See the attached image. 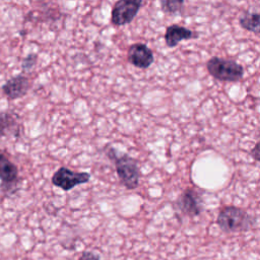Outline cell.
Segmentation results:
<instances>
[{"instance_id":"cell-5","label":"cell","mask_w":260,"mask_h":260,"mask_svg":"<svg viewBox=\"0 0 260 260\" xmlns=\"http://www.w3.org/2000/svg\"><path fill=\"white\" fill-rule=\"evenodd\" d=\"M90 179L89 173L73 172L68 168L61 167L52 177V183L64 191H69L75 186L87 183Z\"/></svg>"},{"instance_id":"cell-1","label":"cell","mask_w":260,"mask_h":260,"mask_svg":"<svg viewBox=\"0 0 260 260\" xmlns=\"http://www.w3.org/2000/svg\"><path fill=\"white\" fill-rule=\"evenodd\" d=\"M255 219L244 209L236 206H226L221 209L216 218V224L224 233H242L250 231Z\"/></svg>"},{"instance_id":"cell-12","label":"cell","mask_w":260,"mask_h":260,"mask_svg":"<svg viewBox=\"0 0 260 260\" xmlns=\"http://www.w3.org/2000/svg\"><path fill=\"white\" fill-rule=\"evenodd\" d=\"M259 14L258 13H252L249 11H244L240 18H239V23L240 25L252 32L258 34L259 32Z\"/></svg>"},{"instance_id":"cell-10","label":"cell","mask_w":260,"mask_h":260,"mask_svg":"<svg viewBox=\"0 0 260 260\" xmlns=\"http://www.w3.org/2000/svg\"><path fill=\"white\" fill-rule=\"evenodd\" d=\"M193 36H194L193 31L190 30L189 28L179 24H171L166 29L165 42L168 47L174 48L180 42L194 38Z\"/></svg>"},{"instance_id":"cell-13","label":"cell","mask_w":260,"mask_h":260,"mask_svg":"<svg viewBox=\"0 0 260 260\" xmlns=\"http://www.w3.org/2000/svg\"><path fill=\"white\" fill-rule=\"evenodd\" d=\"M164 12L174 14L180 11L184 5V0H159Z\"/></svg>"},{"instance_id":"cell-14","label":"cell","mask_w":260,"mask_h":260,"mask_svg":"<svg viewBox=\"0 0 260 260\" xmlns=\"http://www.w3.org/2000/svg\"><path fill=\"white\" fill-rule=\"evenodd\" d=\"M37 59H38V55L35 53H30L28 54L21 63V68L23 71H29L31 70L36 64H37Z\"/></svg>"},{"instance_id":"cell-11","label":"cell","mask_w":260,"mask_h":260,"mask_svg":"<svg viewBox=\"0 0 260 260\" xmlns=\"http://www.w3.org/2000/svg\"><path fill=\"white\" fill-rule=\"evenodd\" d=\"M18 117L9 112L0 113V137L6 135L18 136L20 125L18 123Z\"/></svg>"},{"instance_id":"cell-15","label":"cell","mask_w":260,"mask_h":260,"mask_svg":"<svg viewBox=\"0 0 260 260\" xmlns=\"http://www.w3.org/2000/svg\"><path fill=\"white\" fill-rule=\"evenodd\" d=\"M79 260H101L98 255H95L92 252L89 251H84L81 256L79 257Z\"/></svg>"},{"instance_id":"cell-9","label":"cell","mask_w":260,"mask_h":260,"mask_svg":"<svg viewBox=\"0 0 260 260\" xmlns=\"http://www.w3.org/2000/svg\"><path fill=\"white\" fill-rule=\"evenodd\" d=\"M29 87L30 83L28 78L19 74L8 79L2 85V91L9 100H16L25 95Z\"/></svg>"},{"instance_id":"cell-2","label":"cell","mask_w":260,"mask_h":260,"mask_svg":"<svg viewBox=\"0 0 260 260\" xmlns=\"http://www.w3.org/2000/svg\"><path fill=\"white\" fill-rule=\"evenodd\" d=\"M107 154L111 160L114 161L117 175L121 183L127 189H135L139 185L140 172L137 160L127 153H117L115 148H110Z\"/></svg>"},{"instance_id":"cell-6","label":"cell","mask_w":260,"mask_h":260,"mask_svg":"<svg viewBox=\"0 0 260 260\" xmlns=\"http://www.w3.org/2000/svg\"><path fill=\"white\" fill-rule=\"evenodd\" d=\"M176 206L183 214L192 217L199 215L203 209L201 197L193 189H186L178 197Z\"/></svg>"},{"instance_id":"cell-3","label":"cell","mask_w":260,"mask_h":260,"mask_svg":"<svg viewBox=\"0 0 260 260\" xmlns=\"http://www.w3.org/2000/svg\"><path fill=\"white\" fill-rule=\"evenodd\" d=\"M206 68L212 77L220 81H238L244 75L243 66L231 59L212 57L207 61Z\"/></svg>"},{"instance_id":"cell-16","label":"cell","mask_w":260,"mask_h":260,"mask_svg":"<svg viewBox=\"0 0 260 260\" xmlns=\"http://www.w3.org/2000/svg\"><path fill=\"white\" fill-rule=\"evenodd\" d=\"M251 155L254 157L255 160H259V143L255 144V147L251 151Z\"/></svg>"},{"instance_id":"cell-7","label":"cell","mask_w":260,"mask_h":260,"mask_svg":"<svg viewBox=\"0 0 260 260\" xmlns=\"http://www.w3.org/2000/svg\"><path fill=\"white\" fill-rule=\"evenodd\" d=\"M0 180L1 190L12 191L16 187L18 182V169L17 167L3 153L0 151Z\"/></svg>"},{"instance_id":"cell-8","label":"cell","mask_w":260,"mask_h":260,"mask_svg":"<svg viewBox=\"0 0 260 260\" xmlns=\"http://www.w3.org/2000/svg\"><path fill=\"white\" fill-rule=\"evenodd\" d=\"M127 59L132 65L141 69L148 68L154 60L152 51L142 43H136L130 46L127 53Z\"/></svg>"},{"instance_id":"cell-4","label":"cell","mask_w":260,"mask_h":260,"mask_svg":"<svg viewBox=\"0 0 260 260\" xmlns=\"http://www.w3.org/2000/svg\"><path fill=\"white\" fill-rule=\"evenodd\" d=\"M142 1L143 0H118L112 9V23L121 26L131 22L138 13Z\"/></svg>"}]
</instances>
